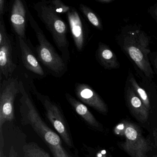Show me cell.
<instances>
[{"label": "cell", "mask_w": 157, "mask_h": 157, "mask_svg": "<svg viewBox=\"0 0 157 157\" xmlns=\"http://www.w3.org/2000/svg\"><path fill=\"white\" fill-rule=\"evenodd\" d=\"M95 157H111L107 154V152L104 150L99 151L95 155Z\"/></svg>", "instance_id": "24"}, {"label": "cell", "mask_w": 157, "mask_h": 157, "mask_svg": "<svg viewBox=\"0 0 157 157\" xmlns=\"http://www.w3.org/2000/svg\"><path fill=\"white\" fill-rule=\"evenodd\" d=\"M0 157H6L4 154L3 149H0Z\"/></svg>", "instance_id": "27"}, {"label": "cell", "mask_w": 157, "mask_h": 157, "mask_svg": "<svg viewBox=\"0 0 157 157\" xmlns=\"http://www.w3.org/2000/svg\"><path fill=\"white\" fill-rule=\"evenodd\" d=\"M125 140L120 147L131 157H147L151 149L150 142L142 135L139 127L132 123L125 124Z\"/></svg>", "instance_id": "7"}, {"label": "cell", "mask_w": 157, "mask_h": 157, "mask_svg": "<svg viewBox=\"0 0 157 157\" xmlns=\"http://www.w3.org/2000/svg\"><path fill=\"white\" fill-rule=\"evenodd\" d=\"M13 40L10 36L7 42L3 45L0 46V74L1 79L12 77L16 69V63L13 59Z\"/></svg>", "instance_id": "13"}, {"label": "cell", "mask_w": 157, "mask_h": 157, "mask_svg": "<svg viewBox=\"0 0 157 157\" xmlns=\"http://www.w3.org/2000/svg\"><path fill=\"white\" fill-rule=\"evenodd\" d=\"M120 49L131 60L134 67L138 68L148 78L153 79L154 71L151 65V38L137 25L123 26L116 36Z\"/></svg>", "instance_id": "1"}, {"label": "cell", "mask_w": 157, "mask_h": 157, "mask_svg": "<svg viewBox=\"0 0 157 157\" xmlns=\"http://www.w3.org/2000/svg\"><path fill=\"white\" fill-rule=\"evenodd\" d=\"M30 85L33 93L44 108L47 117L51 124L66 145L69 147H73L74 145L69 128L59 106L51 101L48 96L39 93L33 83Z\"/></svg>", "instance_id": "5"}, {"label": "cell", "mask_w": 157, "mask_h": 157, "mask_svg": "<svg viewBox=\"0 0 157 157\" xmlns=\"http://www.w3.org/2000/svg\"><path fill=\"white\" fill-rule=\"evenodd\" d=\"M6 3L4 0H0V18L3 17L5 12Z\"/></svg>", "instance_id": "22"}, {"label": "cell", "mask_w": 157, "mask_h": 157, "mask_svg": "<svg viewBox=\"0 0 157 157\" xmlns=\"http://www.w3.org/2000/svg\"><path fill=\"white\" fill-rule=\"evenodd\" d=\"M20 80L16 77L4 79L0 83V133L7 122L14 119V102L20 94Z\"/></svg>", "instance_id": "6"}, {"label": "cell", "mask_w": 157, "mask_h": 157, "mask_svg": "<svg viewBox=\"0 0 157 157\" xmlns=\"http://www.w3.org/2000/svg\"><path fill=\"white\" fill-rule=\"evenodd\" d=\"M16 38L22 62L25 67L30 72L39 77H44L45 73L32 48L27 43L26 39L18 36H16Z\"/></svg>", "instance_id": "10"}, {"label": "cell", "mask_w": 157, "mask_h": 157, "mask_svg": "<svg viewBox=\"0 0 157 157\" xmlns=\"http://www.w3.org/2000/svg\"><path fill=\"white\" fill-rule=\"evenodd\" d=\"M71 35L77 50L82 51L85 44L87 34L81 17L75 8H71L67 13Z\"/></svg>", "instance_id": "12"}, {"label": "cell", "mask_w": 157, "mask_h": 157, "mask_svg": "<svg viewBox=\"0 0 157 157\" xmlns=\"http://www.w3.org/2000/svg\"><path fill=\"white\" fill-rule=\"evenodd\" d=\"M37 16L49 33L54 42L62 53V58L67 63L69 60V43L67 37V27L48 1H41L34 4Z\"/></svg>", "instance_id": "3"}, {"label": "cell", "mask_w": 157, "mask_h": 157, "mask_svg": "<svg viewBox=\"0 0 157 157\" xmlns=\"http://www.w3.org/2000/svg\"><path fill=\"white\" fill-rule=\"evenodd\" d=\"M149 60L151 66H153L154 73L157 74V51L151 52L149 55Z\"/></svg>", "instance_id": "20"}, {"label": "cell", "mask_w": 157, "mask_h": 157, "mask_svg": "<svg viewBox=\"0 0 157 157\" xmlns=\"http://www.w3.org/2000/svg\"><path fill=\"white\" fill-rule=\"evenodd\" d=\"M95 57L99 64L105 69L111 70L120 68V63L114 52L102 42L98 44Z\"/></svg>", "instance_id": "14"}, {"label": "cell", "mask_w": 157, "mask_h": 157, "mask_svg": "<svg viewBox=\"0 0 157 157\" xmlns=\"http://www.w3.org/2000/svg\"><path fill=\"white\" fill-rule=\"evenodd\" d=\"M153 137H154L155 145L157 148V128L154 129V131H153Z\"/></svg>", "instance_id": "26"}, {"label": "cell", "mask_w": 157, "mask_h": 157, "mask_svg": "<svg viewBox=\"0 0 157 157\" xmlns=\"http://www.w3.org/2000/svg\"><path fill=\"white\" fill-rule=\"evenodd\" d=\"M96 1L103 4H108L113 2V0H96Z\"/></svg>", "instance_id": "25"}, {"label": "cell", "mask_w": 157, "mask_h": 157, "mask_svg": "<svg viewBox=\"0 0 157 157\" xmlns=\"http://www.w3.org/2000/svg\"><path fill=\"white\" fill-rule=\"evenodd\" d=\"M10 35L7 33L3 17L0 18V46H2L7 42Z\"/></svg>", "instance_id": "19"}, {"label": "cell", "mask_w": 157, "mask_h": 157, "mask_svg": "<svg viewBox=\"0 0 157 157\" xmlns=\"http://www.w3.org/2000/svg\"><path fill=\"white\" fill-rule=\"evenodd\" d=\"M9 157H19L18 152L13 146H12L10 149Z\"/></svg>", "instance_id": "23"}, {"label": "cell", "mask_w": 157, "mask_h": 157, "mask_svg": "<svg viewBox=\"0 0 157 157\" xmlns=\"http://www.w3.org/2000/svg\"><path fill=\"white\" fill-rule=\"evenodd\" d=\"M66 97L67 101L73 107L76 113L88 124L97 129L101 128L100 123L97 121L85 105L76 100L69 94L66 93Z\"/></svg>", "instance_id": "15"}, {"label": "cell", "mask_w": 157, "mask_h": 157, "mask_svg": "<svg viewBox=\"0 0 157 157\" xmlns=\"http://www.w3.org/2000/svg\"><path fill=\"white\" fill-rule=\"evenodd\" d=\"M28 21L35 33L38 44L34 48L38 61L55 76L60 77L67 71V63L47 40L42 29L28 10Z\"/></svg>", "instance_id": "4"}, {"label": "cell", "mask_w": 157, "mask_h": 157, "mask_svg": "<svg viewBox=\"0 0 157 157\" xmlns=\"http://www.w3.org/2000/svg\"><path fill=\"white\" fill-rule=\"evenodd\" d=\"M79 9L90 23L98 30L103 29L102 23L100 17L89 7L83 4L79 5Z\"/></svg>", "instance_id": "17"}, {"label": "cell", "mask_w": 157, "mask_h": 157, "mask_svg": "<svg viewBox=\"0 0 157 157\" xmlns=\"http://www.w3.org/2000/svg\"><path fill=\"white\" fill-rule=\"evenodd\" d=\"M48 2L50 4L54 10L57 13H67L70 10L71 8L67 5H65L64 3L60 1V0H54L48 1Z\"/></svg>", "instance_id": "18"}, {"label": "cell", "mask_w": 157, "mask_h": 157, "mask_svg": "<svg viewBox=\"0 0 157 157\" xmlns=\"http://www.w3.org/2000/svg\"><path fill=\"white\" fill-rule=\"evenodd\" d=\"M75 91L77 97L85 104L104 115L108 113L107 105L101 96L88 84L76 83Z\"/></svg>", "instance_id": "8"}, {"label": "cell", "mask_w": 157, "mask_h": 157, "mask_svg": "<svg viewBox=\"0 0 157 157\" xmlns=\"http://www.w3.org/2000/svg\"><path fill=\"white\" fill-rule=\"evenodd\" d=\"M20 87V111L22 124L31 126L49 148L53 157H72L63 147L61 137L51 129L42 119L30 93L21 80Z\"/></svg>", "instance_id": "2"}, {"label": "cell", "mask_w": 157, "mask_h": 157, "mask_svg": "<svg viewBox=\"0 0 157 157\" xmlns=\"http://www.w3.org/2000/svg\"><path fill=\"white\" fill-rule=\"evenodd\" d=\"M24 157H51L44 149L34 142H29L23 147Z\"/></svg>", "instance_id": "16"}, {"label": "cell", "mask_w": 157, "mask_h": 157, "mask_svg": "<svg viewBox=\"0 0 157 157\" xmlns=\"http://www.w3.org/2000/svg\"><path fill=\"white\" fill-rule=\"evenodd\" d=\"M26 5L21 0H16L12 7L10 21L12 26L17 36L26 38V28L28 18Z\"/></svg>", "instance_id": "9"}, {"label": "cell", "mask_w": 157, "mask_h": 157, "mask_svg": "<svg viewBox=\"0 0 157 157\" xmlns=\"http://www.w3.org/2000/svg\"><path fill=\"white\" fill-rule=\"evenodd\" d=\"M147 12L157 24V2L148 8Z\"/></svg>", "instance_id": "21"}, {"label": "cell", "mask_w": 157, "mask_h": 157, "mask_svg": "<svg viewBox=\"0 0 157 157\" xmlns=\"http://www.w3.org/2000/svg\"><path fill=\"white\" fill-rule=\"evenodd\" d=\"M124 92L126 102L131 113L140 122H146L148 118L150 112L126 81Z\"/></svg>", "instance_id": "11"}]
</instances>
